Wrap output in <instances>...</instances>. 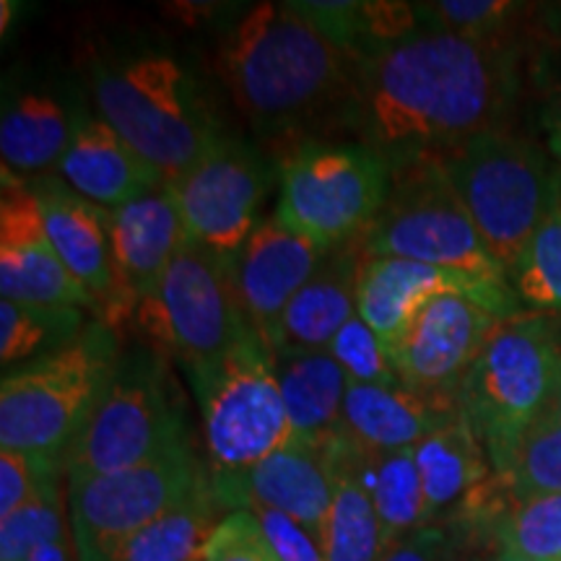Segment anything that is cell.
<instances>
[{
    "mask_svg": "<svg viewBox=\"0 0 561 561\" xmlns=\"http://www.w3.org/2000/svg\"><path fill=\"white\" fill-rule=\"evenodd\" d=\"M546 133H549L546 149L551 151V157L557 159V164L561 167V91L557 100H553L549 115H546Z\"/></svg>",
    "mask_w": 561,
    "mask_h": 561,
    "instance_id": "42",
    "label": "cell"
},
{
    "mask_svg": "<svg viewBox=\"0 0 561 561\" xmlns=\"http://www.w3.org/2000/svg\"><path fill=\"white\" fill-rule=\"evenodd\" d=\"M172 193L187 240L234 257L257 229L263 201V172L244 146L219 138L182 178Z\"/></svg>",
    "mask_w": 561,
    "mask_h": 561,
    "instance_id": "15",
    "label": "cell"
},
{
    "mask_svg": "<svg viewBox=\"0 0 561 561\" xmlns=\"http://www.w3.org/2000/svg\"><path fill=\"white\" fill-rule=\"evenodd\" d=\"M107 229L117 280L115 325H121L130 314L136 318L140 301L157 291L174 255L187 242V231L170 185L107 210Z\"/></svg>",
    "mask_w": 561,
    "mask_h": 561,
    "instance_id": "17",
    "label": "cell"
},
{
    "mask_svg": "<svg viewBox=\"0 0 561 561\" xmlns=\"http://www.w3.org/2000/svg\"><path fill=\"white\" fill-rule=\"evenodd\" d=\"M502 551L538 561H561V494L512 502L496 520Z\"/></svg>",
    "mask_w": 561,
    "mask_h": 561,
    "instance_id": "35",
    "label": "cell"
},
{
    "mask_svg": "<svg viewBox=\"0 0 561 561\" xmlns=\"http://www.w3.org/2000/svg\"><path fill=\"white\" fill-rule=\"evenodd\" d=\"M494 561H538V559H528V557H520V553H512V551H502L496 553Z\"/></svg>",
    "mask_w": 561,
    "mask_h": 561,
    "instance_id": "45",
    "label": "cell"
},
{
    "mask_svg": "<svg viewBox=\"0 0 561 561\" xmlns=\"http://www.w3.org/2000/svg\"><path fill=\"white\" fill-rule=\"evenodd\" d=\"M523 9L528 5L510 0H439L419 3L416 16L421 30L483 42H510V32L523 16Z\"/></svg>",
    "mask_w": 561,
    "mask_h": 561,
    "instance_id": "34",
    "label": "cell"
},
{
    "mask_svg": "<svg viewBox=\"0 0 561 561\" xmlns=\"http://www.w3.org/2000/svg\"><path fill=\"white\" fill-rule=\"evenodd\" d=\"M351 458H354L356 473H359L371 502H375L377 517L382 525L385 549L392 551L413 533L430 525L424 489H421L416 468V447L382 455L359 453L351 447Z\"/></svg>",
    "mask_w": 561,
    "mask_h": 561,
    "instance_id": "27",
    "label": "cell"
},
{
    "mask_svg": "<svg viewBox=\"0 0 561 561\" xmlns=\"http://www.w3.org/2000/svg\"><path fill=\"white\" fill-rule=\"evenodd\" d=\"M494 476L510 491L512 502L561 494V421L543 411Z\"/></svg>",
    "mask_w": 561,
    "mask_h": 561,
    "instance_id": "32",
    "label": "cell"
},
{
    "mask_svg": "<svg viewBox=\"0 0 561 561\" xmlns=\"http://www.w3.org/2000/svg\"><path fill=\"white\" fill-rule=\"evenodd\" d=\"M523 307L536 314H561V206L541 224L510 271Z\"/></svg>",
    "mask_w": 561,
    "mask_h": 561,
    "instance_id": "33",
    "label": "cell"
},
{
    "mask_svg": "<svg viewBox=\"0 0 561 561\" xmlns=\"http://www.w3.org/2000/svg\"><path fill=\"white\" fill-rule=\"evenodd\" d=\"M62 468L50 462L34 460L24 453L0 450V517L32 502L53 479H58Z\"/></svg>",
    "mask_w": 561,
    "mask_h": 561,
    "instance_id": "39",
    "label": "cell"
},
{
    "mask_svg": "<svg viewBox=\"0 0 561 561\" xmlns=\"http://www.w3.org/2000/svg\"><path fill=\"white\" fill-rule=\"evenodd\" d=\"M210 476L193 447L180 445L136 468L68 479V510L79 561H112L130 538L157 523Z\"/></svg>",
    "mask_w": 561,
    "mask_h": 561,
    "instance_id": "12",
    "label": "cell"
},
{
    "mask_svg": "<svg viewBox=\"0 0 561 561\" xmlns=\"http://www.w3.org/2000/svg\"><path fill=\"white\" fill-rule=\"evenodd\" d=\"M346 55L294 3H261L224 39L221 79L257 128H284L346 89Z\"/></svg>",
    "mask_w": 561,
    "mask_h": 561,
    "instance_id": "2",
    "label": "cell"
},
{
    "mask_svg": "<svg viewBox=\"0 0 561 561\" xmlns=\"http://www.w3.org/2000/svg\"><path fill=\"white\" fill-rule=\"evenodd\" d=\"M515 83L512 42L421 30L362 66L367 146L405 159L450 151L502 128Z\"/></svg>",
    "mask_w": 561,
    "mask_h": 561,
    "instance_id": "1",
    "label": "cell"
},
{
    "mask_svg": "<svg viewBox=\"0 0 561 561\" xmlns=\"http://www.w3.org/2000/svg\"><path fill=\"white\" fill-rule=\"evenodd\" d=\"M201 561H278V557L252 512L237 510L224 515Z\"/></svg>",
    "mask_w": 561,
    "mask_h": 561,
    "instance_id": "38",
    "label": "cell"
},
{
    "mask_svg": "<svg viewBox=\"0 0 561 561\" xmlns=\"http://www.w3.org/2000/svg\"><path fill=\"white\" fill-rule=\"evenodd\" d=\"M195 392L203 411L210 486L224 500L252 468L294 437L271 348L255 331L244 333L219 367L195 385Z\"/></svg>",
    "mask_w": 561,
    "mask_h": 561,
    "instance_id": "7",
    "label": "cell"
},
{
    "mask_svg": "<svg viewBox=\"0 0 561 561\" xmlns=\"http://www.w3.org/2000/svg\"><path fill=\"white\" fill-rule=\"evenodd\" d=\"M346 55L367 60L421 32L411 3H294Z\"/></svg>",
    "mask_w": 561,
    "mask_h": 561,
    "instance_id": "28",
    "label": "cell"
},
{
    "mask_svg": "<svg viewBox=\"0 0 561 561\" xmlns=\"http://www.w3.org/2000/svg\"><path fill=\"white\" fill-rule=\"evenodd\" d=\"M447 294L471 299L500 320L523 314L520 299L507 278L471 276L437 265L367 255L359 268L356 312L377 333L385 348H390L432 299Z\"/></svg>",
    "mask_w": 561,
    "mask_h": 561,
    "instance_id": "14",
    "label": "cell"
},
{
    "mask_svg": "<svg viewBox=\"0 0 561 561\" xmlns=\"http://www.w3.org/2000/svg\"><path fill=\"white\" fill-rule=\"evenodd\" d=\"M447 536L432 525L413 533L403 543L385 553L382 561H445Z\"/></svg>",
    "mask_w": 561,
    "mask_h": 561,
    "instance_id": "41",
    "label": "cell"
},
{
    "mask_svg": "<svg viewBox=\"0 0 561 561\" xmlns=\"http://www.w3.org/2000/svg\"><path fill=\"white\" fill-rule=\"evenodd\" d=\"M333 439L291 437L289 445L252 468L248 479L231 489L221 504L229 512L276 510L297 520L322 543L333 504Z\"/></svg>",
    "mask_w": 561,
    "mask_h": 561,
    "instance_id": "19",
    "label": "cell"
},
{
    "mask_svg": "<svg viewBox=\"0 0 561 561\" xmlns=\"http://www.w3.org/2000/svg\"><path fill=\"white\" fill-rule=\"evenodd\" d=\"M491 255L512 271L525 244L561 206V167L549 149L504 128L434 153Z\"/></svg>",
    "mask_w": 561,
    "mask_h": 561,
    "instance_id": "3",
    "label": "cell"
},
{
    "mask_svg": "<svg viewBox=\"0 0 561 561\" xmlns=\"http://www.w3.org/2000/svg\"><path fill=\"white\" fill-rule=\"evenodd\" d=\"M26 561H70L68 538H60V541H50V543L39 546V549L34 551Z\"/></svg>",
    "mask_w": 561,
    "mask_h": 561,
    "instance_id": "43",
    "label": "cell"
},
{
    "mask_svg": "<svg viewBox=\"0 0 561 561\" xmlns=\"http://www.w3.org/2000/svg\"><path fill=\"white\" fill-rule=\"evenodd\" d=\"M178 388L161 356H117L100 401L62 462L68 479L117 473L185 445Z\"/></svg>",
    "mask_w": 561,
    "mask_h": 561,
    "instance_id": "8",
    "label": "cell"
},
{
    "mask_svg": "<svg viewBox=\"0 0 561 561\" xmlns=\"http://www.w3.org/2000/svg\"><path fill=\"white\" fill-rule=\"evenodd\" d=\"M362 261V237L331 250L318 273L301 286V291L280 314L276 331L268 339L271 354L322 351L331 346L335 333L356 314Z\"/></svg>",
    "mask_w": 561,
    "mask_h": 561,
    "instance_id": "22",
    "label": "cell"
},
{
    "mask_svg": "<svg viewBox=\"0 0 561 561\" xmlns=\"http://www.w3.org/2000/svg\"><path fill=\"white\" fill-rule=\"evenodd\" d=\"M60 538H66L62 496L58 479H53L32 502L0 517V561H26L39 546Z\"/></svg>",
    "mask_w": 561,
    "mask_h": 561,
    "instance_id": "36",
    "label": "cell"
},
{
    "mask_svg": "<svg viewBox=\"0 0 561 561\" xmlns=\"http://www.w3.org/2000/svg\"><path fill=\"white\" fill-rule=\"evenodd\" d=\"M221 510L227 507L208 481L193 496L130 538L112 561H201L210 536L224 520Z\"/></svg>",
    "mask_w": 561,
    "mask_h": 561,
    "instance_id": "30",
    "label": "cell"
},
{
    "mask_svg": "<svg viewBox=\"0 0 561 561\" xmlns=\"http://www.w3.org/2000/svg\"><path fill=\"white\" fill-rule=\"evenodd\" d=\"M390 159L367 144L305 146L280 167L276 219L325 250L359 240L390 193Z\"/></svg>",
    "mask_w": 561,
    "mask_h": 561,
    "instance_id": "11",
    "label": "cell"
},
{
    "mask_svg": "<svg viewBox=\"0 0 561 561\" xmlns=\"http://www.w3.org/2000/svg\"><path fill=\"white\" fill-rule=\"evenodd\" d=\"M248 512H252V517L261 525L263 536L268 538L278 561H325L322 543L297 520L265 507H250Z\"/></svg>",
    "mask_w": 561,
    "mask_h": 561,
    "instance_id": "40",
    "label": "cell"
},
{
    "mask_svg": "<svg viewBox=\"0 0 561 561\" xmlns=\"http://www.w3.org/2000/svg\"><path fill=\"white\" fill-rule=\"evenodd\" d=\"M273 369L294 437L312 442L339 437L351 380L331 351H280L273 354Z\"/></svg>",
    "mask_w": 561,
    "mask_h": 561,
    "instance_id": "24",
    "label": "cell"
},
{
    "mask_svg": "<svg viewBox=\"0 0 561 561\" xmlns=\"http://www.w3.org/2000/svg\"><path fill=\"white\" fill-rule=\"evenodd\" d=\"M60 174L79 198L102 210H117L167 187L161 172L138 157L100 117L76 128L70 149L60 161Z\"/></svg>",
    "mask_w": 561,
    "mask_h": 561,
    "instance_id": "21",
    "label": "cell"
},
{
    "mask_svg": "<svg viewBox=\"0 0 561 561\" xmlns=\"http://www.w3.org/2000/svg\"><path fill=\"white\" fill-rule=\"evenodd\" d=\"M79 307H42L0 301V362L9 369L21 362H37L70 346L83 335Z\"/></svg>",
    "mask_w": 561,
    "mask_h": 561,
    "instance_id": "31",
    "label": "cell"
},
{
    "mask_svg": "<svg viewBox=\"0 0 561 561\" xmlns=\"http://www.w3.org/2000/svg\"><path fill=\"white\" fill-rule=\"evenodd\" d=\"M0 297L19 305L96 310L55 252L37 193L19 182L5 185L0 201Z\"/></svg>",
    "mask_w": 561,
    "mask_h": 561,
    "instance_id": "16",
    "label": "cell"
},
{
    "mask_svg": "<svg viewBox=\"0 0 561 561\" xmlns=\"http://www.w3.org/2000/svg\"><path fill=\"white\" fill-rule=\"evenodd\" d=\"M322 551L325 561H382L388 553L375 502L341 437L333 439V504Z\"/></svg>",
    "mask_w": 561,
    "mask_h": 561,
    "instance_id": "26",
    "label": "cell"
},
{
    "mask_svg": "<svg viewBox=\"0 0 561 561\" xmlns=\"http://www.w3.org/2000/svg\"><path fill=\"white\" fill-rule=\"evenodd\" d=\"M76 130L53 96L24 94L5 110L0 123V157L9 172H39L60 164Z\"/></svg>",
    "mask_w": 561,
    "mask_h": 561,
    "instance_id": "29",
    "label": "cell"
},
{
    "mask_svg": "<svg viewBox=\"0 0 561 561\" xmlns=\"http://www.w3.org/2000/svg\"><path fill=\"white\" fill-rule=\"evenodd\" d=\"M138 325L161 351L182 362L193 385L224 362L252 331L234 278V257L187 240L151 297L136 310Z\"/></svg>",
    "mask_w": 561,
    "mask_h": 561,
    "instance_id": "9",
    "label": "cell"
},
{
    "mask_svg": "<svg viewBox=\"0 0 561 561\" xmlns=\"http://www.w3.org/2000/svg\"><path fill=\"white\" fill-rule=\"evenodd\" d=\"M561 359V331L551 314L502 320L460 388L468 421L500 473L517 439L549 405Z\"/></svg>",
    "mask_w": 561,
    "mask_h": 561,
    "instance_id": "6",
    "label": "cell"
},
{
    "mask_svg": "<svg viewBox=\"0 0 561 561\" xmlns=\"http://www.w3.org/2000/svg\"><path fill=\"white\" fill-rule=\"evenodd\" d=\"M546 411H549L557 421H561V359H559L557 380H553V390H551V398H549V405H546Z\"/></svg>",
    "mask_w": 561,
    "mask_h": 561,
    "instance_id": "44",
    "label": "cell"
},
{
    "mask_svg": "<svg viewBox=\"0 0 561 561\" xmlns=\"http://www.w3.org/2000/svg\"><path fill=\"white\" fill-rule=\"evenodd\" d=\"M416 468L426 517L434 520L442 512L466 502L486 481L491 462L468 421L458 416L416 445Z\"/></svg>",
    "mask_w": 561,
    "mask_h": 561,
    "instance_id": "25",
    "label": "cell"
},
{
    "mask_svg": "<svg viewBox=\"0 0 561 561\" xmlns=\"http://www.w3.org/2000/svg\"><path fill=\"white\" fill-rule=\"evenodd\" d=\"M500 322L466 297L432 299L388 348L403 388L442 409L460 411L462 382Z\"/></svg>",
    "mask_w": 561,
    "mask_h": 561,
    "instance_id": "13",
    "label": "cell"
},
{
    "mask_svg": "<svg viewBox=\"0 0 561 561\" xmlns=\"http://www.w3.org/2000/svg\"><path fill=\"white\" fill-rule=\"evenodd\" d=\"M328 351L341 364L351 382L403 388L401 377H398L390 362L388 348H385V343L377 339V333L371 331L367 322L359 318V312L335 333Z\"/></svg>",
    "mask_w": 561,
    "mask_h": 561,
    "instance_id": "37",
    "label": "cell"
},
{
    "mask_svg": "<svg viewBox=\"0 0 561 561\" xmlns=\"http://www.w3.org/2000/svg\"><path fill=\"white\" fill-rule=\"evenodd\" d=\"M331 250L284 227L276 216L257 224L234 255V278L252 331L268 346L280 314L310 280Z\"/></svg>",
    "mask_w": 561,
    "mask_h": 561,
    "instance_id": "18",
    "label": "cell"
},
{
    "mask_svg": "<svg viewBox=\"0 0 561 561\" xmlns=\"http://www.w3.org/2000/svg\"><path fill=\"white\" fill-rule=\"evenodd\" d=\"M115 362V335L96 322L70 346L13 367L0 382V447L62 468Z\"/></svg>",
    "mask_w": 561,
    "mask_h": 561,
    "instance_id": "4",
    "label": "cell"
},
{
    "mask_svg": "<svg viewBox=\"0 0 561 561\" xmlns=\"http://www.w3.org/2000/svg\"><path fill=\"white\" fill-rule=\"evenodd\" d=\"M100 121L161 172L167 185L219 140L187 70L170 55H138L96 70Z\"/></svg>",
    "mask_w": 561,
    "mask_h": 561,
    "instance_id": "5",
    "label": "cell"
},
{
    "mask_svg": "<svg viewBox=\"0 0 561 561\" xmlns=\"http://www.w3.org/2000/svg\"><path fill=\"white\" fill-rule=\"evenodd\" d=\"M458 416L460 411L442 409L405 388L351 382L339 437L359 453H401L421 445Z\"/></svg>",
    "mask_w": 561,
    "mask_h": 561,
    "instance_id": "23",
    "label": "cell"
},
{
    "mask_svg": "<svg viewBox=\"0 0 561 561\" xmlns=\"http://www.w3.org/2000/svg\"><path fill=\"white\" fill-rule=\"evenodd\" d=\"M34 193L39 198L42 219L62 265L94 299L96 310L104 314V325L115 328L117 280L107 210L91 206L73 191L53 185V182Z\"/></svg>",
    "mask_w": 561,
    "mask_h": 561,
    "instance_id": "20",
    "label": "cell"
},
{
    "mask_svg": "<svg viewBox=\"0 0 561 561\" xmlns=\"http://www.w3.org/2000/svg\"><path fill=\"white\" fill-rule=\"evenodd\" d=\"M362 248L367 257L510 280L434 157L398 161L388 201L362 234Z\"/></svg>",
    "mask_w": 561,
    "mask_h": 561,
    "instance_id": "10",
    "label": "cell"
}]
</instances>
